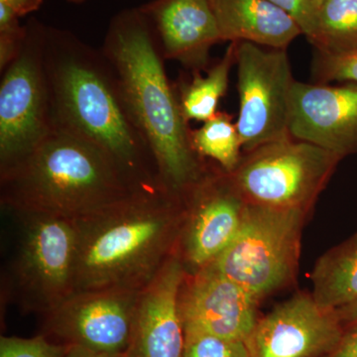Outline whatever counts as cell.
Masks as SVG:
<instances>
[{
  "label": "cell",
  "mask_w": 357,
  "mask_h": 357,
  "mask_svg": "<svg viewBox=\"0 0 357 357\" xmlns=\"http://www.w3.org/2000/svg\"><path fill=\"white\" fill-rule=\"evenodd\" d=\"M43 56L54 126L102 148L139 189L163 188L151 150L102 51L69 30L46 25Z\"/></svg>",
  "instance_id": "6da1fadb"
},
{
  "label": "cell",
  "mask_w": 357,
  "mask_h": 357,
  "mask_svg": "<svg viewBox=\"0 0 357 357\" xmlns=\"http://www.w3.org/2000/svg\"><path fill=\"white\" fill-rule=\"evenodd\" d=\"M102 53L112 66L122 96L153 155L162 187L182 197L208 166L192 149L175 86L167 76L153 26L139 7L115 14Z\"/></svg>",
  "instance_id": "7a4b0ae2"
},
{
  "label": "cell",
  "mask_w": 357,
  "mask_h": 357,
  "mask_svg": "<svg viewBox=\"0 0 357 357\" xmlns=\"http://www.w3.org/2000/svg\"><path fill=\"white\" fill-rule=\"evenodd\" d=\"M184 218L183 199L159 188L75 220V292L146 287L177 252Z\"/></svg>",
  "instance_id": "3957f363"
},
{
  "label": "cell",
  "mask_w": 357,
  "mask_h": 357,
  "mask_svg": "<svg viewBox=\"0 0 357 357\" xmlns=\"http://www.w3.org/2000/svg\"><path fill=\"white\" fill-rule=\"evenodd\" d=\"M138 191L102 148L57 126L20 163L0 174L2 208L74 220Z\"/></svg>",
  "instance_id": "277c9868"
},
{
  "label": "cell",
  "mask_w": 357,
  "mask_h": 357,
  "mask_svg": "<svg viewBox=\"0 0 357 357\" xmlns=\"http://www.w3.org/2000/svg\"><path fill=\"white\" fill-rule=\"evenodd\" d=\"M11 213L20 227L9 263L8 296L23 311L44 317L75 292L76 223L47 213Z\"/></svg>",
  "instance_id": "5b68a950"
},
{
  "label": "cell",
  "mask_w": 357,
  "mask_h": 357,
  "mask_svg": "<svg viewBox=\"0 0 357 357\" xmlns=\"http://www.w3.org/2000/svg\"><path fill=\"white\" fill-rule=\"evenodd\" d=\"M307 211L246 204L238 234L208 265L258 301L292 280Z\"/></svg>",
  "instance_id": "8992f818"
},
{
  "label": "cell",
  "mask_w": 357,
  "mask_h": 357,
  "mask_svg": "<svg viewBox=\"0 0 357 357\" xmlns=\"http://www.w3.org/2000/svg\"><path fill=\"white\" fill-rule=\"evenodd\" d=\"M340 160L289 134L248 152L229 174L246 203L307 211Z\"/></svg>",
  "instance_id": "52a82bcc"
},
{
  "label": "cell",
  "mask_w": 357,
  "mask_h": 357,
  "mask_svg": "<svg viewBox=\"0 0 357 357\" xmlns=\"http://www.w3.org/2000/svg\"><path fill=\"white\" fill-rule=\"evenodd\" d=\"M45 27L36 18L26 23L20 55L1 72L0 174L20 163L54 128L44 65Z\"/></svg>",
  "instance_id": "ba28073f"
},
{
  "label": "cell",
  "mask_w": 357,
  "mask_h": 357,
  "mask_svg": "<svg viewBox=\"0 0 357 357\" xmlns=\"http://www.w3.org/2000/svg\"><path fill=\"white\" fill-rule=\"evenodd\" d=\"M239 112L236 122L246 152L289 135L295 79L286 49L237 42Z\"/></svg>",
  "instance_id": "9c48e42d"
},
{
  "label": "cell",
  "mask_w": 357,
  "mask_h": 357,
  "mask_svg": "<svg viewBox=\"0 0 357 357\" xmlns=\"http://www.w3.org/2000/svg\"><path fill=\"white\" fill-rule=\"evenodd\" d=\"M140 291H76L45 314L42 335L67 347L126 354L132 337Z\"/></svg>",
  "instance_id": "30bf717a"
},
{
  "label": "cell",
  "mask_w": 357,
  "mask_h": 357,
  "mask_svg": "<svg viewBox=\"0 0 357 357\" xmlns=\"http://www.w3.org/2000/svg\"><path fill=\"white\" fill-rule=\"evenodd\" d=\"M181 198L185 218L177 252L188 273H194L208 266L236 238L248 203L229 173L208 167Z\"/></svg>",
  "instance_id": "8fae6325"
},
{
  "label": "cell",
  "mask_w": 357,
  "mask_h": 357,
  "mask_svg": "<svg viewBox=\"0 0 357 357\" xmlns=\"http://www.w3.org/2000/svg\"><path fill=\"white\" fill-rule=\"evenodd\" d=\"M344 326L337 312L297 294L258 319L245 344L250 357L326 356L340 342Z\"/></svg>",
  "instance_id": "7c38bea8"
},
{
  "label": "cell",
  "mask_w": 357,
  "mask_h": 357,
  "mask_svg": "<svg viewBox=\"0 0 357 357\" xmlns=\"http://www.w3.org/2000/svg\"><path fill=\"white\" fill-rule=\"evenodd\" d=\"M289 133L340 158L357 153V84L342 86L296 81Z\"/></svg>",
  "instance_id": "4fadbf2b"
},
{
  "label": "cell",
  "mask_w": 357,
  "mask_h": 357,
  "mask_svg": "<svg viewBox=\"0 0 357 357\" xmlns=\"http://www.w3.org/2000/svg\"><path fill=\"white\" fill-rule=\"evenodd\" d=\"M257 304L241 286L208 267L187 272L178 299L184 331L244 342L257 321Z\"/></svg>",
  "instance_id": "5bb4252c"
},
{
  "label": "cell",
  "mask_w": 357,
  "mask_h": 357,
  "mask_svg": "<svg viewBox=\"0 0 357 357\" xmlns=\"http://www.w3.org/2000/svg\"><path fill=\"white\" fill-rule=\"evenodd\" d=\"M187 270L178 252L140 291L126 357H184L185 331L180 291Z\"/></svg>",
  "instance_id": "9a60e30c"
},
{
  "label": "cell",
  "mask_w": 357,
  "mask_h": 357,
  "mask_svg": "<svg viewBox=\"0 0 357 357\" xmlns=\"http://www.w3.org/2000/svg\"><path fill=\"white\" fill-rule=\"evenodd\" d=\"M138 7L153 26L166 60L192 72L208 67L211 49L222 42L211 0H152Z\"/></svg>",
  "instance_id": "2e32d148"
},
{
  "label": "cell",
  "mask_w": 357,
  "mask_h": 357,
  "mask_svg": "<svg viewBox=\"0 0 357 357\" xmlns=\"http://www.w3.org/2000/svg\"><path fill=\"white\" fill-rule=\"evenodd\" d=\"M222 42H249L286 49L299 35L292 16L267 0H213Z\"/></svg>",
  "instance_id": "e0dca14e"
},
{
  "label": "cell",
  "mask_w": 357,
  "mask_h": 357,
  "mask_svg": "<svg viewBox=\"0 0 357 357\" xmlns=\"http://www.w3.org/2000/svg\"><path fill=\"white\" fill-rule=\"evenodd\" d=\"M312 282V298L328 311L357 300V232L319 258Z\"/></svg>",
  "instance_id": "ac0fdd59"
},
{
  "label": "cell",
  "mask_w": 357,
  "mask_h": 357,
  "mask_svg": "<svg viewBox=\"0 0 357 357\" xmlns=\"http://www.w3.org/2000/svg\"><path fill=\"white\" fill-rule=\"evenodd\" d=\"M237 42H230L223 57L202 76L192 72L190 81L182 79L175 86L185 121H206L218 114L220 98L229 89V74L236 63Z\"/></svg>",
  "instance_id": "d6986e66"
},
{
  "label": "cell",
  "mask_w": 357,
  "mask_h": 357,
  "mask_svg": "<svg viewBox=\"0 0 357 357\" xmlns=\"http://www.w3.org/2000/svg\"><path fill=\"white\" fill-rule=\"evenodd\" d=\"M310 42L317 52L342 54L357 50V0H323Z\"/></svg>",
  "instance_id": "ffe728a7"
},
{
  "label": "cell",
  "mask_w": 357,
  "mask_h": 357,
  "mask_svg": "<svg viewBox=\"0 0 357 357\" xmlns=\"http://www.w3.org/2000/svg\"><path fill=\"white\" fill-rule=\"evenodd\" d=\"M192 149L202 159H211L225 172L232 173L241 163V136L231 115L218 112L190 133Z\"/></svg>",
  "instance_id": "44dd1931"
},
{
  "label": "cell",
  "mask_w": 357,
  "mask_h": 357,
  "mask_svg": "<svg viewBox=\"0 0 357 357\" xmlns=\"http://www.w3.org/2000/svg\"><path fill=\"white\" fill-rule=\"evenodd\" d=\"M184 357H250L246 344L197 331H185Z\"/></svg>",
  "instance_id": "7402d4cb"
},
{
  "label": "cell",
  "mask_w": 357,
  "mask_h": 357,
  "mask_svg": "<svg viewBox=\"0 0 357 357\" xmlns=\"http://www.w3.org/2000/svg\"><path fill=\"white\" fill-rule=\"evenodd\" d=\"M314 76L319 84L335 81L357 84V50L342 54L317 52Z\"/></svg>",
  "instance_id": "603a6c76"
},
{
  "label": "cell",
  "mask_w": 357,
  "mask_h": 357,
  "mask_svg": "<svg viewBox=\"0 0 357 357\" xmlns=\"http://www.w3.org/2000/svg\"><path fill=\"white\" fill-rule=\"evenodd\" d=\"M68 349L42 333L31 338L0 337V357H65Z\"/></svg>",
  "instance_id": "cb8c5ba5"
},
{
  "label": "cell",
  "mask_w": 357,
  "mask_h": 357,
  "mask_svg": "<svg viewBox=\"0 0 357 357\" xmlns=\"http://www.w3.org/2000/svg\"><path fill=\"white\" fill-rule=\"evenodd\" d=\"M20 16L0 2V73L20 55L26 37Z\"/></svg>",
  "instance_id": "d4e9b609"
},
{
  "label": "cell",
  "mask_w": 357,
  "mask_h": 357,
  "mask_svg": "<svg viewBox=\"0 0 357 357\" xmlns=\"http://www.w3.org/2000/svg\"><path fill=\"white\" fill-rule=\"evenodd\" d=\"M292 16L300 26L303 34L312 36L318 15V4L314 0H267Z\"/></svg>",
  "instance_id": "484cf974"
},
{
  "label": "cell",
  "mask_w": 357,
  "mask_h": 357,
  "mask_svg": "<svg viewBox=\"0 0 357 357\" xmlns=\"http://www.w3.org/2000/svg\"><path fill=\"white\" fill-rule=\"evenodd\" d=\"M347 326L337 347L324 357H357V321Z\"/></svg>",
  "instance_id": "4316f807"
},
{
  "label": "cell",
  "mask_w": 357,
  "mask_h": 357,
  "mask_svg": "<svg viewBox=\"0 0 357 357\" xmlns=\"http://www.w3.org/2000/svg\"><path fill=\"white\" fill-rule=\"evenodd\" d=\"M44 0H0L20 17L38 10Z\"/></svg>",
  "instance_id": "83f0119b"
},
{
  "label": "cell",
  "mask_w": 357,
  "mask_h": 357,
  "mask_svg": "<svg viewBox=\"0 0 357 357\" xmlns=\"http://www.w3.org/2000/svg\"><path fill=\"white\" fill-rule=\"evenodd\" d=\"M65 357H126V354H105L81 347H69Z\"/></svg>",
  "instance_id": "f1b7e54d"
},
{
  "label": "cell",
  "mask_w": 357,
  "mask_h": 357,
  "mask_svg": "<svg viewBox=\"0 0 357 357\" xmlns=\"http://www.w3.org/2000/svg\"><path fill=\"white\" fill-rule=\"evenodd\" d=\"M338 318L342 321L344 325L356 323L357 321V300L347 306L337 310Z\"/></svg>",
  "instance_id": "f546056e"
},
{
  "label": "cell",
  "mask_w": 357,
  "mask_h": 357,
  "mask_svg": "<svg viewBox=\"0 0 357 357\" xmlns=\"http://www.w3.org/2000/svg\"><path fill=\"white\" fill-rule=\"evenodd\" d=\"M67 1L72 4H82L86 1V0H67Z\"/></svg>",
  "instance_id": "4dcf8cb0"
},
{
  "label": "cell",
  "mask_w": 357,
  "mask_h": 357,
  "mask_svg": "<svg viewBox=\"0 0 357 357\" xmlns=\"http://www.w3.org/2000/svg\"><path fill=\"white\" fill-rule=\"evenodd\" d=\"M314 2H316L317 4H319L321 3V1H323V0H314Z\"/></svg>",
  "instance_id": "1f68e13d"
},
{
  "label": "cell",
  "mask_w": 357,
  "mask_h": 357,
  "mask_svg": "<svg viewBox=\"0 0 357 357\" xmlns=\"http://www.w3.org/2000/svg\"><path fill=\"white\" fill-rule=\"evenodd\" d=\"M213 1V0H211V2Z\"/></svg>",
  "instance_id": "d6a6232c"
}]
</instances>
